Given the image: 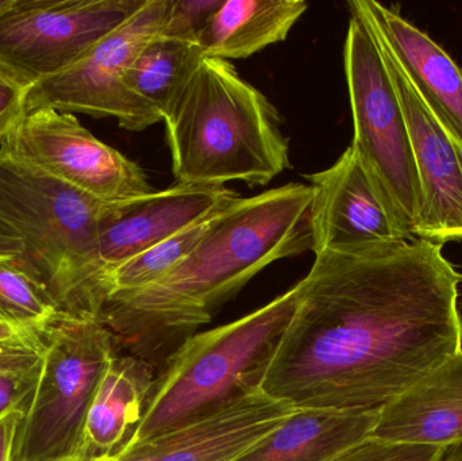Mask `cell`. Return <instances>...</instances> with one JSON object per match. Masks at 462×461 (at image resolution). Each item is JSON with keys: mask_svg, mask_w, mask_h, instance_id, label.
Here are the masks:
<instances>
[{"mask_svg": "<svg viewBox=\"0 0 462 461\" xmlns=\"http://www.w3.org/2000/svg\"><path fill=\"white\" fill-rule=\"evenodd\" d=\"M460 281L423 238L315 254L263 392L298 409L380 410L462 352Z\"/></svg>", "mask_w": 462, "mask_h": 461, "instance_id": "1", "label": "cell"}, {"mask_svg": "<svg viewBox=\"0 0 462 461\" xmlns=\"http://www.w3.org/2000/svg\"><path fill=\"white\" fill-rule=\"evenodd\" d=\"M311 187L301 183L236 198L167 275L145 289L107 298L99 321L116 352L162 373L214 311L263 268L311 251Z\"/></svg>", "mask_w": 462, "mask_h": 461, "instance_id": "2", "label": "cell"}, {"mask_svg": "<svg viewBox=\"0 0 462 461\" xmlns=\"http://www.w3.org/2000/svg\"><path fill=\"white\" fill-rule=\"evenodd\" d=\"M108 206L0 146V252L62 313L99 319L108 298L99 226Z\"/></svg>", "mask_w": 462, "mask_h": 461, "instance_id": "3", "label": "cell"}, {"mask_svg": "<svg viewBox=\"0 0 462 461\" xmlns=\"http://www.w3.org/2000/svg\"><path fill=\"white\" fill-rule=\"evenodd\" d=\"M162 122L176 183L263 187L290 168L279 111L230 61L203 59Z\"/></svg>", "mask_w": 462, "mask_h": 461, "instance_id": "4", "label": "cell"}, {"mask_svg": "<svg viewBox=\"0 0 462 461\" xmlns=\"http://www.w3.org/2000/svg\"><path fill=\"white\" fill-rule=\"evenodd\" d=\"M299 292L298 283L253 313L189 337L156 376L145 413L126 447L178 429L263 389Z\"/></svg>", "mask_w": 462, "mask_h": 461, "instance_id": "5", "label": "cell"}, {"mask_svg": "<svg viewBox=\"0 0 462 461\" xmlns=\"http://www.w3.org/2000/svg\"><path fill=\"white\" fill-rule=\"evenodd\" d=\"M42 336V373L16 425L10 461H83L87 417L116 343L99 319L62 311Z\"/></svg>", "mask_w": 462, "mask_h": 461, "instance_id": "6", "label": "cell"}, {"mask_svg": "<svg viewBox=\"0 0 462 461\" xmlns=\"http://www.w3.org/2000/svg\"><path fill=\"white\" fill-rule=\"evenodd\" d=\"M344 69L355 130L350 146L399 232L415 237L422 189L409 127L379 45L356 15L345 38Z\"/></svg>", "mask_w": 462, "mask_h": 461, "instance_id": "7", "label": "cell"}, {"mask_svg": "<svg viewBox=\"0 0 462 461\" xmlns=\"http://www.w3.org/2000/svg\"><path fill=\"white\" fill-rule=\"evenodd\" d=\"M148 0H15L0 16V68L34 86L80 61Z\"/></svg>", "mask_w": 462, "mask_h": 461, "instance_id": "8", "label": "cell"}, {"mask_svg": "<svg viewBox=\"0 0 462 461\" xmlns=\"http://www.w3.org/2000/svg\"><path fill=\"white\" fill-rule=\"evenodd\" d=\"M171 0H148L132 18L97 43L80 61L27 89L24 114L38 108L111 116L143 132L159 124L127 91V72L138 54L162 34Z\"/></svg>", "mask_w": 462, "mask_h": 461, "instance_id": "9", "label": "cell"}, {"mask_svg": "<svg viewBox=\"0 0 462 461\" xmlns=\"http://www.w3.org/2000/svg\"><path fill=\"white\" fill-rule=\"evenodd\" d=\"M0 146L102 202L153 191L137 162L95 137L75 114L54 108L23 114Z\"/></svg>", "mask_w": 462, "mask_h": 461, "instance_id": "10", "label": "cell"}, {"mask_svg": "<svg viewBox=\"0 0 462 461\" xmlns=\"http://www.w3.org/2000/svg\"><path fill=\"white\" fill-rule=\"evenodd\" d=\"M379 48L403 108L422 189L415 237L439 245L462 243V148L423 105L398 62Z\"/></svg>", "mask_w": 462, "mask_h": 461, "instance_id": "11", "label": "cell"}, {"mask_svg": "<svg viewBox=\"0 0 462 461\" xmlns=\"http://www.w3.org/2000/svg\"><path fill=\"white\" fill-rule=\"evenodd\" d=\"M296 410L257 390L178 429L126 447L118 456L127 461H236Z\"/></svg>", "mask_w": 462, "mask_h": 461, "instance_id": "12", "label": "cell"}, {"mask_svg": "<svg viewBox=\"0 0 462 461\" xmlns=\"http://www.w3.org/2000/svg\"><path fill=\"white\" fill-rule=\"evenodd\" d=\"M236 198L239 195L225 186L176 183L164 191L110 203L99 226L106 273L226 207Z\"/></svg>", "mask_w": 462, "mask_h": 461, "instance_id": "13", "label": "cell"}, {"mask_svg": "<svg viewBox=\"0 0 462 461\" xmlns=\"http://www.w3.org/2000/svg\"><path fill=\"white\" fill-rule=\"evenodd\" d=\"M347 5L398 62L423 105L462 148V70L452 57L393 8L374 0H352Z\"/></svg>", "mask_w": 462, "mask_h": 461, "instance_id": "14", "label": "cell"}, {"mask_svg": "<svg viewBox=\"0 0 462 461\" xmlns=\"http://www.w3.org/2000/svg\"><path fill=\"white\" fill-rule=\"evenodd\" d=\"M312 189L314 254L407 240L377 198L352 146L328 170L306 176Z\"/></svg>", "mask_w": 462, "mask_h": 461, "instance_id": "15", "label": "cell"}, {"mask_svg": "<svg viewBox=\"0 0 462 461\" xmlns=\"http://www.w3.org/2000/svg\"><path fill=\"white\" fill-rule=\"evenodd\" d=\"M371 438L444 449L462 446V352L380 409Z\"/></svg>", "mask_w": 462, "mask_h": 461, "instance_id": "16", "label": "cell"}, {"mask_svg": "<svg viewBox=\"0 0 462 461\" xmlns=\"http://www.w3.org/2000/svg\"><path fill=\"white\" fill-rule=\"evenodd\" d=\"M156 376L148 363L116 352L89 408L83 461L118 455L130 443L145 413Z\"/></svg>", "mask_w": 462, "mask_h": 461, "instance_id": "17", "label": "cell"}, {"mask_svg": "<svg viewBox=\"0 0 462 461\" xmlns=\"http://www.w3.org/2000/svg\"><path fill=\"white\" fill-rule=\"evenodd\" d=\"M379 411L298 409L236 461H333L371 438Z\"/></svg>", "mask_w": 462, "mask_h": 461, "instance_id": "18", "label": "cell"}, {"mask_svg": "<svg viewBox=\"0 0 462 461\" xmlns=\"http://www.w3.org/2000/svg\"><path fill=\"white\" fill-rule=\"evenodd\" d=\"M303 0H225L200 35L203 59L239 60L287 40L306 13Z\"/></svg>", "mask_w": 462, "mask_h": 461, "instance_id": "19", "label": "cell"}, {"mask_svg": "<svg viewBox=\"0 0 462 461\" xmlns=\"http://www.w3.org/2000/svg\"><path fill=\"white\" fill-rule=\"evenodd\" d=\"M202 60L198 43L160 34L138 54L125 84L130 95L157 122H162L173 97Z\"/></svg>", "mask_w": 462, "mask_h": 461, "instance_id": "20", "label": "cell"}, {"mask_svg": "<svg viewBox=\"0 0 462 461\" xmlns=\"http://www.w3.org/2000/svg\"><path fill=\"white\" fill-rule=\"evenodd\" d=\"M221 210L113 268L107 273L108 297L145 289L167 275L199 243L214 217Z\"/></svg>", "mask_w": 462, "mask_h": 461, "instance_id": "21", "label": "cell"}, {"mask_svg": "<svg viewBox=\"0 0 462 461\" xmlns=\"http://www.w3.org/2000/svg\"><path fill=\"white\" fill-rule=\"evenodd\" d=\"M61 313L48 290L0 252V325L41 332Z\"/></svg>", "mask_w": 462, "mask_h": 461, "instance_id": "22", "label": "cell"}, {"mask_svg": "<svg viewBox=\"0 0 462 461\" xmlns=\"http://www.w3.org/2000/svg\"><path fill=\"white\" fill-rule=\"evenodd\" d=\"M45 340L0 344V417L11 411L26 413L42 373Z\"/></svg>", "mask_w": 462, "mask_h": 461, "instance_id": "23", "label": "cell"}, {"mask_svg": "<svg viewBox=\"0 0 462 461\" xmlns=\"http://www.w3.org/2000/svg\"><path fill=\"white\" fill-rule=\"evenodd\" d=\"M225 0H171L162 35L184 42L198 43Z\"/></svg>", "mask_w": 462, "mask_h": 461, "instance_id": "24", "label": "cell"}, {"mask_svg": "<svg viewBox=\"0 0 462 461\" xmlns=\"http://www.w3.org/2000/svg\"><path fill=\"white\" fill-rule=\"evenodd\" d=\"M449 449L368 438L333 461H444Z\"/></svg>", "mask_w": 462, "mask_h": 461, "instance_id": "25", "label": "cell"}, {"mask_svg": "<svg viewBox=\"0 0 462 461\" xmlns=\"http://www.w3.org/2000/svg\"><path fill=\"white\" fill-rule=\"evenodd\" d=\"M27 89L0 68V141L15 129L23 116Z\"/></svg>", "mask_w": 462, "mask_h": 461, "instance_id": "26", "label": "cell"}, {"mask_svg": "<svg viewBox=\"0 0 462 461\" xmlns=\"http://www.w3.org/2000/svg\"><path fill=\"white\" fill-rule=\"evenodd\" d=\"M21 416V411H11L0 417V461L11 460L14 435Z\"/></svg>", "mask_w": 462, "mask_h": 461, "instance_id": "27", "label": "cell"}, {"mask_svg": "<svg viewBox=\"0 0 462 461\" xmlns=\"http://www.w3.org/2000/svg\"><path fill=\"white\" fill-rule=\"evenodd\" d=\"M41 332H24V330L13 329V327L0 325V344L8 343V341L32 340V338L40 337Z\"/></svg>", "mask_w": 462, "mask_h": 461, "instance_id": "28", "label": "cell"}, {"mask_svg": "<svg viewBox=\"0 0 462 461\" xmlns=\"http://www.w3.org/2000/svg\"><path fill=\"white\" fill-rule=\"evenodd\" d=\"M444 461H462V446L450 448Z\"/></svg>", "mask_w": 462, "mask_h": 461, "instance_id": "29", "label": "cell"}, {"mask_svg": "<svg viewBox=\"0 0 462 461\" xmlns=\"http://www.w3.org/2000/svg\"><path fill=\"white\" fill-rule=\"evenodd\" d=\"M15 0H0V16L5 15L11 7H13Z\"/></svg>", "mask_w": 462, "mask_h": 461, "instance_id": "30", "label": "cell"}, {"mask_svg": "<svg viewBox=\"0 0 462 461\" xmlns=\"http://www.w3.org/2000/svg\"><path fill=\"white\" fill-rule=\"evenodd\" d=\"M89 461H127L119 457L118 455H108V456H100L97 457V459H92Z\"/></svg>", "mask_w": 462, "mask_h": 461, "instance_id": "31", "label": "cell"}, {"mask_svg": "<svg viewBox=\"0 0 462 461\" xmlns=\"http://www.w3.org/2000/svg\"><path fill=\"white\" fill-rule=\"evenodd\" d=\"M73 461H80V460H73Z\"/></svg>", "mask_w": 462, "mask_h": 461, "instance_id": "32", "label": "cell"}]
</instances>
